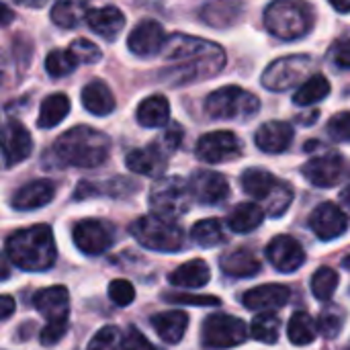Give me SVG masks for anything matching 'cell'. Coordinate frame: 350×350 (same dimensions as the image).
I'll return each mask as SVG.
<instances>
[{
  "label": "cell",
  "instance_id": "603a6c76",
  "mask_svg": "<svg viewBox=\"0 0 350 350\" xmlns=\"http://www.w3.org/2000/svg\"><path fill=\"white\" fill-rule=\"evenodd\" d=\"M254 142L267 154H281L293 142V127L285 121H269L258 127Z\"/></svg>",
  "mask_w": 350,
  "mask_h": 350
},
{
  "label": "cell",
  "instance_id": "60d3db41",
  "mask_svg": "<svg viewBox=\"0 0 350 350\" xmlns=\"http://www.w3.org/2000/svg\"><path fill=\"white\" fill-rule=\"evenodd\" d=\"M121 336L123 332L117 326H105L103 330L94 334V338L90 340L86 350H117Z\"/></svg>",
  "mask_w": 350,
  "mask_h": 350
},
{
  "label": "cell",
  "instance_id": "f907efd6",
  "mask_svg": "<svg viewBox=\"0 0 350 350\" xmlns=\"http://www.w3.org/2000/svg\"><path fill=\"white\" fill-rule=\"evenodd\" d=\"M0 318L2 320H8L10 318V314L14 312V301H12V297L10 295H2L0 297Z\"/></svg>",
  "mask_w": 350,
  "mask_h": 350
},
{
  "label": "cell",
  "instance_id": "ac0fdd59",
  "mask_svg": "<svg viewBox=\"0 0 350 350\" xmlns=\"http://www.w3.org/2000/svg\"><path fill=\"white\" fill-rule=\"evenodd\" d=\"M310 226L320 240L330 242V240L340 238L347 232L349 219L338 205L328 201V203H322L314 209V213L310 217Z\"/></svg>",
  "mask_w": 350,
  "mask_h": 350
},
{
  "label": "cell",
  "instance_id": "bcb514c9",
  "mask_svg": "<svg viewBox=\"0 0 350 350\" xmlns=\"http://www.w3.org/2000/svg\"><path fill=\"white\" fill-rule=\"evenodd\" d=\"M328 62L338 70H350V39H338L328 49Z\"/></svg>",
  "mask_w": 350,
  "mask_h": 350
},
{
  "label": "cell",
  "instance_id": "277c9868",
  "mask_svg": "<svg viewBox=\"0 0 350 350\" xmlns=\"http://www.w3.org/2000/svg\"><path fill=\"white\" fill-rule=\"evenodd\" d=\"M312 8L306 0H273L265 8V27L283 41H295L310 33Z\"/></svg>",
  "mask_w": 350,
  "mask_h": 350
},
{
  "label": "cell",
  "instance_id": "7a4b0ae2",
  "mask_svg": "<svg viewBox=\"0 0 350 350\" xmlns=\"http://www.w3.org/2000/svg\"><path fill=\"white\" fill-rule=\"evenodd\" d=\"M109 150L111 139L103 131L82 125L62 133L51 148V156L62 166L94 168L109 158Z\"/></svg>",
  "mask_w": 350,
  "mask_h": 350
},
{
  "label": "cell",
  "instance_id": "d6986e66",
  "mask_svg": "<svg viewBox=\"0 0 350 350\" xmlns=\"http://www.w3.org/2000/svg\"><path fill=\"white\" fill-rule=\"evenodd\" d=\"M33 152V139L27 127L18 121H8L2 129V158L4 166L10 168L27 160Z\"/></svg>",
  "mask_w": 350,
  "mask_h": 350
},
{
  "label": "cell",
  "instance_id": "681fc988",
  "mask_svg": "<svg viewBox=\"0 0 350 350\" xmlns=\"http://www.w3.org/2000/svg\"><path fill=\"white\" fill-rule=\"evenodd\" d=\"M68 330V324H47L43 330H41V345L43 347H51V345H57L64 334Z\"/></svg>",
  "mask_w": 350,
  "mask_h": 350
},
{
  "label": "cell",
  "instance_id": "e0dca14e",
  "mask_svg": "<svg viewBox=\"0 0 350 350\" xmlns=\"http://www.w3.org/2000/svg\"><path fill=\"white\" fill-rule=\"evenodd\" d=\"M35 310L47 320V324H68L70 314V293L62 285L41 289L33 297Z\"/></svg>",
  "mask_w": 350,
  "mask_h": 350
},
{
  "label": "cell",
  "instance_id": "9f6ffc18",
  "mask_svg": "<svg viewBox=\"0 0 350 350\" xmlns=\"http://www.w3.org/2000/svg\"><path fill=\"white\" fill-rule=\"evenodd\" d=\"M342 265H345V269H349L350 271V254L345 258V260H342Z\"/></svg>",
  "mask_w": 350,
  "mask_h": 350
},
{
  "label": "cell",
  "instance_id": "ee69618b",
  "mask_svg": "<svg viewBox=\"0 0 350 350\" xmlns=\"http://www.w3.org/2000/svg\"><path fill=\"white\" fill-rule=\"evenodd\" d=\"M328 135L334 142H350V111L345 113H336L326 127Z\"/></svg>",
  "mask_w": 350,
  "mask_h": 350
},
{
  "label": "cell",
  "instance_id": "db71d44e",
  "mask_svg": "<svg viewBox=\"0 0 350 350\" xmlns=\"http://www.w3.org/2000/svg\"><path fill=\"white\" fill-rule=\"evenodd\" d=\"M340 201H342V205H345V207L350 211V185L345 189V191H342V193H340Z\"/></svg>",
  "mask_w": 350,
  "mask_h": 350
},
{
  "label": "cell",
  "instance_id": "8992f818",
  "mask_svg": "<svg viewBox=\"0 0 350 350\" xmlns=\"http://www.w3.org/2000/svg\"><path fill=\"white\" fill-rule=\"evenodd\" d=\"M242 189L252 199L262 201L267 213L273 217L283 215L293 201L291 187L287 183L275 178L271 172H267L262 168H248L242 174Z\"/></svg>",
  "mask_w": 350,
  "mask_h": 350
},
{
  "label": "cell",
  "instance_id": "7dc6e473",
  "mask_svg": "<svg viewBox=\"0 0 350 350\" xmlns=\"http://www.w3.org/2000/svg\"><path fill=\"white\" fill-rule=\"evenodd\" d=\"M166 301L170 304H185V306H219L221 299L213 295H185V293H166Z\"/></svg>",
  "mask_w": 350,
  "mask_h": 350
},
{
  "label": "cell",
  "instance_id": "f546056e",
  "mask_svg": "<svg viewBox=\"0 0 350 350\" xmlns=\"http://www.w3.org/2000/svg\"><path fill=\"white\" fill-rule=\"evenodd\" d=\"M219 267L226 275L236 279H246L260 273V260L248 250H234L230 254H224L219 258Z\"/></svg>",
  "mask_w": 350,
  "mask_h": 350
},
{
  "label": "cell",
  "instance_id": "d6a6232c",
  "mask_svg": "<svg viewBox=\"0 0 350 350\" xmlns=\"http://www.w3.org/2000/svg\"><path fill=\"white\" fill-rule=\"evenodd\" d=\"M330 90H332V86H330L328 78L324 74H314L297 88L293 103L297 107H312V105L324 100L330 94Z\"/></svg>",
  "mask_w": 350,
  "mask_h": 350
},
{
  "label": "cell",
  "instance_id": "11a10c76",
  "mask_svg": "<svg viewBox=\"0 0 350 350\" xmlns=\"http://www.w3.org/2000/svg\"><path fill=\"white\" fill-rule=\"evenodd\" d=\"M2 14H4V18H2V23H4V25H8V23L12 21V12L8 10V6H2Z\"/></svg>",
  "mask_w": 350,
  "mask_h": 350
},
{
  "label": "cell",
  "instance_id": "4fadbf2b",
  "mask_svg": "<svg viewBox=\"0 0 350 350\" xmlns=\"http://www.w3.org/2000/svg\"><path fill=\"white\" fill-rule=\"evenodd\" d=\"M72 238H74V244L78 246V250H82L88 256H96V254H103L105 250L111 248L113 230L105 221L84 219V221H78L74 226Z\"/></svg>",
  "mask_w": 350,
  "mask_h": 350
},
{
  "label": "cell",
  "instance_id": "e575fe53",
  "mask_svg": "<svg viewBox=\"0 0 350 350\" xmlns=\"http://www.w3.org/2000/svg\"><path fill=\"white\" fill-rule=\"evenodd\" d=\"M287 334H289V340L297 347H308L316 340L318 336V326L316 322L312 320L310 314L306 312H295L289 320V326H287Z\"/></svg>",
  "mask_w": 350,
  "mask_h": 350
},
{
  "label": "cell",
  "instance_id": "ba28073f",
  "mask_svg": "<svg viewBox=\"0 0 350 350\" xmlns=\"http://www.w3.org/2000/svg\"><path fill=\"white\" fill-rule=\"evenodd\" d=\"M191 187L180 176H160L150 191V205L154 213L170 219L185 215L191 207Z\"/></svg>",
  "mask_w": 350,
  "mask_h": 350
},
{
  "label": "cell",
  "instance_id": "7c38bea8",
  "mask_svg": "<svg viewBox=\"0 0 350 350\" xmlns=\"http://www.w3.org/2000/svg\"><path fill=\"white\" fill-rule=\"evenodd\" d=\"M301 174L314 187L328 189V187H336L338 183L345 180V176L349 174V164L338 154H322V156L306 162L301 168Z\"/></svg>",
  "mask_w": 350,
  "mask_h": 350
},
{
  "label": "cell",
  "instance_id": "8fae6325",
  "mask_svg": "<svg viewBox=\"0 0 350 350\" xmlns=\"http://www.w3.org/2000/svg\"><path fill=\"white\" fill-rule=\"evenodd\" d=\"M197 158L207 162V164H219V162H228V160H236L242 156L244 148L242 142L236 133L219 129V131H211L205 133L199 142H197Z\"/></svg>",
  "mask_w": 350,
  "mask_h": 350
},
{
  "label": "cell",
  "instance_id": "816d5d0a",
  "mask_svg": "<svg viewBox=\"0 0 350 350\" xmlns=\"http://www.w3.org/2000/svg\"><path fill=\"white\" fill-rule=\"evenodd\" d=\"M328 2L334 6V10H338V12H342V14L350 12V0H328Z\"/></svg>",
  "mask_w": 350,
  "mask_h": 350
},
{
  "label": "cell",
  "instance_id": "83f0119b",
  "mask_svg": "<svg viewBox=\"0 0 350 350\" xmlns=\"http://www.w3.org/2000/svg\"><path fill=\"white\" fill-rule=\"evenodd\" d=\"M137 121L144 127L156 129L170 123V105L162 94H152L144 98L137 107Z\"/></svg>",
  "mask_w": 350,
  "mask_h": 350
},
{
  "label": "cell",
  "instance_id": "f6af8a7d",
  "mask_svg": "<svg viewBox=\"0 0 350 350\" xmlns=\"http://www.w3.org/2000/svg\"><path fill=\"white\" fill-rule=\"evenodd\" d=\"M117 350H156L152 347V342L135 328V326H131V328H127L125 332H123V336H121V340H119V347Z\"/></svg>",
  "mask_w": 350,
  "mask_h": 350
},
{
  "label": "cell",
  "instance_id": "74e56055",
  "mask_svg": "<svg viewBox=\"0 0 350 350\" xmlns=\"http://www.w3.org/2000/svg\"><path fill=\"white\" fill-rule=\"evenodd\" d=\"M78 59L76 55L70 51V49H53L49 51V55L45 57V70L51 78H62V76H68L76 70Z\"/></svg>",
  "mask_w": 350,
  "mask_h": 350
},
{
  "label": "cell",
  "instance_id": "c3c4849f",
  "mask_svg": "<svg viewBox=\"0 0 350 350\" xmlns=\"http://www.w3.org/2000/svg\"><path fill=\"white\" fill-rule=\"evenodd\" d=\"M318 328L328 336V338H336L340 328H342V318L336 312H322L320 320H318Z\"/></svg>",
  "mask_w": 350,
  "mask_h": 350
},
{
  "label": "cell",
  "instance_id": "30bf717a",
  "mask_svg": "<svg viewBox=\"0 0 350 350\" xmlns=\"http://www.w3.org/2000/svg\"><path fill=\"white\" fill-rule=\"evenodd\" d=\"M203 347L211 350L232 349L246 342L248 328L240 318L228 314H213L203 322Z\"/></svg>",
  "mask_w": 350,
  "mask_h": 350
},
{
  "label": "cell",
  "instance_id": "9a60e30c",
  "mask_svg": "<svg viewBox=\"0 0 350 350\" xmlns=\"http://www.w3.org/2000/svg\"><path fill=\"white\" fill-rule=\"evenodd\" d=\"M193 199L203 205H215L230 197V185L224 174L213 170H197L189 180Z\"/></svg>",
  "mask_w": 350,
  "mask_h": 350
},
{
  "label": "cell",
  "instance_id": "b9f144b4",
  "mask_svg": "<svg viewBox=\"0 0 350 350\" xmlns=\"http://www.w3.org/2000/svg\"><path fill=\"white\" fill-rule=\"evenodd\" d=\"M109 299L119 306V308H125L129 306L133 299H135V287L127 281V279H115L111 285H109Z\"/></svg>",
  "mask_w": 350,
  "mask_h": 350
},
{
  "label": "cell",
  "instance_id": "ffe728a7",
  "mask_svg": "<svg viewBox=\"0 0 350 350\" xmlns=\"http://www.w3.org/2000/svg\"><path fill=\"white\" fill-rule=\"evenodd\" d=\"M166 160H168V156L160 148H156L154 144L148 148L131 150L125 156V164L131 172L142 174V176H152V178H160L164 174Z\"/></svg>",
  "mask_w": 350,
  "mask_h": 350
},
{
  "label": "cell",
  "instance_id": "f35d334b",
  "mask_svg": "<svg viewBox=\"0 0 350 350\" xmlns=\"http://www.w3.org/2000/svg\"><path fill=\"white\" fill-rule=\"evenodd\" d=\"M338 281H340V277L334 269H328V267L318 269L316 275L312 277V291H314L316 299H320V301L332 299V295L336 293Z\"/></svg>",
  "mask_w": 350,
  "mask_h": 350
},
{
  "label": "cell",
  "instance_id": "7402d4cb",
  "mask_svg": "<svg viewBox=\"0 0 350 350\" xmlns=\"http://www.w3.org/2000/svg\"><path fill=\"white\" fill-rule=\"evenodd\" d=\"M53 195H55V185L51 180H45V178L31 180L14 193L12 207L18 211H33V209L47 205L53 199Z\"/></svg>",
  "mask_w": 350,
  "mask_h": 350
},
{
  "label": "cell",
  "instance_id": "5bb4252c",
  "mask_svg": "<svg viewBox=\"0 0 350 350\" xmlns=\"http://www.w3.org/2000/svg\"><path fill=\"white\" fill-rule=\"evenodd\" d=\"M166 35L160 23L156 21H142L127 37V47L137 57H154L166 45Z\"/></svg>",
  "mask_w": 350,
  "mask_h": 350
},
{
  "label": "cell",
  "instance_id": "2e32d148",
  "mask_svg": "<svg viewBox=\"0 0 350 350\" xmlns=\"http://www.w3.org/2000/svg\"><path fill=\"white\" fill-rule=\"evenodd\" d=\"M267 256L279 273H293L306 262L304 246L291 236H277L267 246Z\"/></svg>",
  "mask_w": 350,
  "mask_h": 350
},
{
  "label": "cell",
  "instance_id": "cb8c5ba5",
  "mask_svg": "<svg viewBox=\"0 0 350 350\" xmlns=\"http://www.w3.org/2000/svg\"><path fill=\"white\" fill-rule=\"evenodd\" d=\"M86 25L107 41H113L125 27V16L117 6L90 8L86 12Z\"/></svg>",
  "mask_w": 350,
  "mask_h": 350
},
{
  "label": "cell",
  "instance_id": "d4e9b609",
  "mask_svg": "<svg viewBox=\"0 0 350 350\" xmlns=\"http://www.w3.org/2000/svg\"><path fill=\"white\" fill-rule=\"evenodd\" d=\"M242 10L244 6L240 0H209L207 4H203L199 16L209 27L226 29L238 23V18L242 16Z\"/></svg>",
  "mask_w": 350,
  "mask_h": 350
},
{
  "label": "cell",
  "instance_id": "484cf974",
  "mask_svg": "<svg viewBox=\"0 0 350 350\" xmlns=\"http://www.w3.org/2000/svg\"><path fill=\"white\" fill-rule=\"evenodd\" d=\"M82 107L96 117H107L115 111V96L103 80H90L82 88Z\"/></svg>",
  "mask_w": 350,
  "mask_h": 350
},
{
  "label": "cell",
  "instance_id": "6da1fadb",
  "mask_svg": "<svg viewBox=\"0 0 350 350\" xmlns=\"http://www.w3.org/2000/svg\"><path fill=\"white\" fill-rule=\"evenodd\" d=\"M162 53L170 64L168 72L164 74L170 84L201 82L217 76L226 66V51L221 45L185 33L170 35Z\"/></svg>",
  "mask_w": 350,
  "mask_h": 350
},
{
  "label": "cell",
  "instance_id": "52a82bcc",
  "mask_svg": "<svg viewBox=\"0 0 350 350\" xmlns=\"http://www.w3.org/2000/svg\"><path fill=\"white\" fill-rule=\"evenodd\" d=\"M258 109L260 100L240 86H221L205 98V113L217 121H244L254 117Z\"/></svg>",
  "mask_w": 350,
  "mask_h": 350
},
{
  "label": "cell",
  "instance_id": "7bdbcfd3",
  "mask_svg": "<svg viewBox=\"0 0 350 350\" xmlns=\"http://www.w3.org/2000/svg\"><path fill=\"white\" fill-rule=\"evenodd\" d=\"M70 51L76 55L78 64H96L103 57L100 49L88 39H74L70 43Z\"/></svg>",
  "mask_w": 350,
  "mask_h": 350
},
{
  "label": "cell",
  "instance_id": "ab89813d",
  "mask_svg": "<svg viewBox=\"0 0 350 350\" xmlns=\"http://www.w3.org/2000/svg\"><path fill=\"white\" fill-rule=\"evenodd\" d=\"M183 135H185V131H183V127H180L178 123H168L166 129L154 139V146L160 148L166 156H170V154L180 146Z\"/></svg>",
  "mask_w": 350,
  "mask_h": 350
},
{
  "label": "cell",
  "instance_id": "1f68e13d",
  "mask_svg": "<svg viewBox=\"0 0 350 350\" xmlns=\"http://www.w3.org/2000/svg\"><path fill=\"white\" fill-rule=\"evenodd\" d=\"M262 219H265L262 207H258L256 203H240L232 209V213L228 217V226L236 234H248V232L256 230L262 224Z\"/></svg>",
  "mask_w": 350,
  "mask_h": 350
},
{
  "label": "cell",
  "instance_id": "f1b7e54d",
  "mask_svg": "<svg viewBox=\"0 0 350 350\" xmlns=\"http://www.w3.org/2000/svg\"><path fill=\"white\" fill-rule=\"evenodd\" d=\"M211 279L209 267L205 260L195 258L189 260L185 265H180L176 271L170 273V283L174 287H187V289H197V287H205Z\"/></svg>",
  "mask_w": 350,
  "mask_h": 350
},
{
  "label": "cell",
  "instance_id": "5b68a950",
  "mask_svg": "<svg viewBox=\"0 0 350 350\" xmlns=\"http://www.w3.org/2000/svg\"><path fill=\"white\" fill-rule=\"evenodd\" d=\"M131 236L148 250L156 252H176L185 246V232L174 219L164 215H144L137 217L131 228Z\"/></svg>",
  "mask_w": 350,
  "mask_h": 350
},
{
  "label": "cell",
  "instance_id": "3957f363",
  "mask_svg": "<svg viewBox=\"0 0 350 350\" xmlns=\"http://www.w3.org/2000/svg\"><path fill=\"white\" fill-rule=\"evenodd\" d=\"M6 256L21 271L41 273L51 269L57 256L51 228L39 224L10 234L6 240Z\"/></svg>",
  "mask_w": 350,
  "mask_h": 350
},
{
  "label": "cell",
  "instance_id": "44dd1931",
  "mask_svg": "<svg viewBox=\"0 0 350 350\" xmlns=\"http://www.w3.org/2000/svg\"><path fill=\"white\" fill-rule=\"evenodd\" d=\"M289 297H291L289 287L269 283V285L250 289L244 295V306L246 310H252V312H271V310L283 308L289 301Z\"/></svg>",
  "mask_w": 350,
  "mask_h": 350
},
{
  "label": "cell",
  "instance_id": "d590c367",
  "mask_svg": "<svg viewBox=\"0 0 350 350\" xmlns=\"http://www.w3.org/2000/svg\"><path fill=\"white\" fill-rule=\"evenodd\" d=\"M193 240L203 246V248H213V246H219L226 236H224V226L219 219H201L193 226V232H191Z\"/></svg>",
  "mask_w": 350,
  "mask_h": 350
},
{
  "label": "cell",
  "instance_id": "8d00e7d4",
  "mask_svg": "<svg viewBox=\"0 0 350 350\" xmlns=\"http://www.w3.org/2000/svg\"><path fill=\"white\" fill-rule=\"evenodd\" d=\"M250 332H252V338L254 340L265 342V345H275L279 340L281 320L275 314L265 312V314H260V316L254 318V322L250 326Z\"/></svg>",
  "mask_w": 350,
  "mask_h": 350
},
{
  "label": "cell",
  "instance_id": "836d02e7",
  "mask_svg": "<svg viewBox=\"0 0 350 350\" xmlns=\"http://www.w3.org/2000/svg\"><path fill=\"white\" fill-rule=\"evenodd\" d=\"M86 0H55L51 8V21L62 29H72L86 18Z\"/></svg>",
  "mask_w": 350,
  "mask_h": 350
},
{
  "label": "cell",
  "instance_id": "4dcf8cb0",
  "mask_svg": "<svg viewBox=\"0 0 350 350\" xmlns=\"http://www.w3.org/2000/svg\"><path fill=\"white\" fill-rule=\"evenodd\" d=\"M70 113V98L64 92H55L49 94L39 109V117H37V125L41 129H51L55 125H59Z\"/></svg>",
  "mask_w": 350,
  "mask_h": 350
},
{
  "label": "cell",
  "instance_id": "4316f807",
  "mask_svg": "<svg viewBox=\"0 0 350 350\" xmlns=\"http://www.w3.org/2000/svg\"><path fill=\"white\" fill-rule=\"evenodd\" d=\"M152 326L156 330V334L168 342V345H176L183 340L185 332H187V326H189V316L185 312H178V310H172V312H162V314H156L152 318Z\"/></svg>",
  "mask_w": 350,
  "mask_h": 350
},
{
  "label": "cell",
  "instance_id": "f5cc1de1",
  "mask_svg": "<svg viewBox=\"0 0 350 350\" xmlns=\"http://www.w3.org/2000/svg\"><path fill=\"white\" fill-rule=\"evenodd\" d=\"M16 4H21V6H25V8H41V6H45L49 0H14Z\"/></svg>",
  "mask_w": 350,
  "mask_h": 350
},
{
  "label": "cell",
  "instance_id": "9c48e42d",
  "mask_svg": "<svg viewBox=\"0 0 350 350\" xmlns=\"http://www.w3.org/2000/svg\"><path fill=\"white\" fill-rule=\"evenodd\" d=\"M312 66H314V59L304 53L279 57L262 72L260 82L265 88H269L273 92H285L297 84L301 86L310 78Z\"/></svg>",
  "mask_w": 350,
  "mask_h": 350
}]
</instances>
